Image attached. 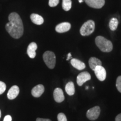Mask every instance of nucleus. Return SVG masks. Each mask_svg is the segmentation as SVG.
Listing matches in <instances>:
<instances>
[{
	"label": "nucleus",
	"instance_id": "1",
	"mask_svg": "<svg viewBox=\"0 0 121 121\" xmlns=\"http://www.w3.org/2000/svg\"><path fill=\"white\" fill-rule=\"evenodd\" d=\"M9 22L5 26L6 30L13 38L19 39L24 33L22 20L16 13H12L9 16Z\"/></svg>",
	"mask_w": 121,
	"mask_h": 121
},
{
	"label": "nucleus",
	"instance_id": "2",
	"mask_svg": "<svg viewBox=\"0 0 121 121\" xmlns=\"http://www.w3.org/2000/svg\"><path fill=\"white\" fill-rule=\"evenodd\" d=\"M95 43L101 51L110 52L113 49L112 43L102 36H98L95 39Z\"/></svg>",
	"mask_w": 121,
	"mask_h": 121
},
{
	"label": "nucleus",
	"instance_id": "3",
	"mask_svg": "<svg viewBox=\"0 0 121 121\" xmlns=\"http://www.w3.org/2000/svg\"><path fill=\"white\" fill-rule=\"evenodd\" d=\"M43 58L44 62L47 67L50 69H54L56 65V59L55 54L51 51H46L43 54Z\"/></svg>",
	"mask_w": 121,
	"mask_h": 121
},
{
	"label": "nucleus",
	"instance_id": "4",
	"mask_svg": "<svg viewBox=\"0 0 121 121\" xmlns=\"http://www.w3.org/2000/svg\"><path fill=\"white\" fill-rule=\"evenodd\" d=\"M95 30V22L93 20H88L83 24L80 29L81 35L88 36L94 32Z\"/></svg>",
	"mask_w": 121,
	"mask_h": 121
},
{
	"label": "nucleus",
	"instance_id": "5",
	"mask_svg": "<svg viewBox=\"0 0 121 121\" xmlns=\"http://www.w3.org/2000/svg\"><path fill=\"white\" fill-rule=\"evenodd\" d=\"M100 113V108L99 106L91 108L87 110L86 113V117L89 119L91 121L96 120L99 117Z\"/></svg>",
	"mask_w": 121,
	"mask_h": 121
},
{
	"label": "nucleus",
	"instance_id": "6",
	"mask_svg": "<svg viewBox=\"0 0 121 121\" xmlns=\"http://www.w3.org/2000/svg\"><path fill=\"white\" fill-rule=\"evenodd\" d=\"M91 79L90 74L86 71L81 72L77 77V84L78 86H82L85 82Z\"/></svg>",
	"mask_w": 121,
	"mask_h": 121
},
{
	"label": "nucleus",
	"instance_id": "7",
	"mask_svg": "<svg viewBox=\"0 0 121 121\" xmlns=\"http://www.w3.org/2000/svg\"><path fill=\"white\" fill-rule=\"evenodd\" d=\"M95 75L98 79L100 81H103L105 80L107 72L105 69L102 66H98L94 69Z\"/></svg>",
	"mask_w": 121,
	"mask_h": 121
},
{
	"label": "nucleus",
	"instance_id": "8",
	"mask_svg": "<svg viewBox=\"0 0 121 121\" xmlns=\"http://www.w3.org/2000/svg\"><path fill=\"white\" fill-rule=\"evenodd\" d=\"M89 6L94 9H101L105 4V0H84Z\"/></svg>",
	"mask_w": 121,
	"mask_h": 121
},
{
	"label": "nucleus",
	"instance_id": "9",
	"mask_svg": "<svg viewBox=\"0 0 121 121\" xmlns=\"http://www.w3.org/2000/svg\"><path fill=\"white\" fill-rule=\"evenodd\" d=\"M44 91V87L43 85L39 84L36 85L31 90V94L34 97L39 98L43 94Z\"/></svg>",
	"mask_w": 121,
	"mask_h": 121
},
{
	"label": "nucleus",
	"instance_id": "10",
	"mask_svg": "<svg viewBox=\"0 0 121 121\" xmlns=\"http://www.w3.org/2000/svg\"><path fill=\"white\" fill-rule=\"evenodd\" d=\"M53 98L57 103H61L65 100L63 90L60 88H56L54 90Z\"/></svg>",
	"mask_w": 121,
	"mask_h": 121
},
{
	"label": "nucleus",
	"instance_id": "11",
	"mask_svg": "<svg viewBox=\"0 0 121 121\" xmlns=\"http://www.w3.org/2000/svg\"><path fill=\"white\" fill-rule=\"evenodd\" d=\"M71 29V24L69 22H62L56 27V31L60 33L67 32Z\"/></svg>",
	"mask_w": 121,
	"mask_h": 121
},
{
	"label": "nucleus",
	"instance_id": "12",
	"mask_svg": "<svg viewBox=\"0 0 121 121\" xmlns=\"http://www.w3.org/2000/svg\"><path fill=\"white\" fill-rule=\"evenodd\" d=\"M20 92L19 87L16 85H13L10 88L7 93V98L9 99H14L17 96Z\"/></svg>",
	"mask_w": 121,
	"mask_h": 121
},
{
	"label": "nucleus",
	"instance_id": "13",
	"mask_svg": "<svg viewBox=\"0 0 121 121\" xmlns=\"http://www.w3.org/2000/svg\"><path fill=\"white\" fill-rule=\"evenodd\" d=\"M37 44L35 42H32L29 45L27 49V53L30 58H34L36 56V50L37 49Z\"/></svg>",
	"mask_w": 121,
	"mask_h": 121
},
{
	"label": "nucleus",
	"instance_id": "14",
	"mask_svg": "<svg viewBox=\"0 0 121 121\" xmlns=\"http://www.w3.org/2000/svg\"><path fill=\"white\" fill-rule=\"evenodd\" d=\"M71 64L74 68L78 70H82L85 68V64L82 61L76 58H72L71 60Z\"/></svg>",
	"mask_w": 121,
	"mask_h": 121
},
{
	"label": "nucleus",
	"instance_id": "15",
	"mask_svg": "<svg viewBox=\"0 0 121 121\" xmlns=\"http://www.w3.org/2000/svg\"><path fill=\"white\" fill-rule=\"evenodd\" d=\"M89 65L91 69L92 70L94 71L95 68L98 66H102V61L99 59L96 58V57H91L89 59Z\"/></svg>",
	"mask_w": 121,
	"mask_h": 121
},
{
	"label": "nucleus",
	"instance_id": "16",
	"mask_svg": "<svg viewBox=\"0 0 121 121\" xmlns=\"http://www.w3.org/2000/svg\"><path fill=\"white\" fill-rule=\"evenodd\" d=\"M30 19L36 25H42L44 22V19L41 16L37 13H32L30 15Z\"/></svg>",
	"mask_w": 121,
	"mask_h": 121
},
{
	"label": "nucleus",
	"instance_id": "17",
	"mask_svg": "<svg viewBox=\"0 0 121 121\" xmlns=\"http://www.w3.org/2000/svg\"><path fill=\"white\" fill-rule=\"evenodd\" d=\"M65 90H66V93L69 95H70V96L73 95L75 92L73 82L72 81L68 82L65 87Z\"/></svg>",
	"mask_w": 121,
	"mask_h": 121
},
{
	"label": "nucleus",
	"instance_id": "18",
	"mask_svg": "<svg viewBox=\"0 0 121 121\" xmlns=\"http://www.w3.org/2000/svg\"><path fill=\"white\" fill-rule=\"evenodd\" d=\"M118 25V21L116 18L113 17L110 20L109 24V26L110 29L112 31H114L117 29Z\"/></svg>",
	"mask_w": 121,
	"mask_h": 121
},
{
	"label": "nucleus",
	"instance_id": "19",
	"mask_svg": "<svg viewBox=\"0 0 121 121\" xmlns=\"http://www.w3.org/2000/svg\"><path fill=\"white\" fill-rule=\"evenodd\" d=\"M72 2L71 0H63L62 8L65 11H68L71 9Z\"/></svg>",
	"mask_w": 121,
	"mask_h": 121
},
{
	"label": "nucleus",
	"instance_id": "20",
	"mask_svg": "<svg viewBox=\"0 0 121 121\" xmlns=\"http://www.w3.org/2000/svg\"><path fill=\"white\" fill-rule=\"evenodd\" d=\"M57 119H58V121H67L66 115L63 113H59L57 116Z\"/></svg>",
	"mask_w": 121,
	"mask_h": 121
},
{
	"label": "nucleus",
	"instance_id": "21",
	"mask_svg": "<svg viewBox=\"0 0 121 121\" xmlns=\"http://www.w3.org/2000/svg\"><path fill=\"white\" fill-rule=\"evenodd\" d=\"M116 87L119 92L121 93V76H119L116 80Z\"/></svg>",
	"mask_w": 121,
	"mask_h": 121
},
{
	"label": "nucleus",
	"instance_id": "22",
	"mask_svg": "<svg viewBox=\"0 0 121 121\" xmlns=\"http://www.w3.org/2000/svg\"><path fill=\"white\" fill-rule=\"evenodd\" d=\"M6 89V85L5 83L0 81V95L2 94L5 91Z\"/></svg>",
	"mask_w": 121,
	"mask_h": 121
},
{
	"label": "nucleus",
	"instance_id": "23",
	"mask_svg": "<svg viewBox=\"0 0 121 121\" xmlns=\"http://www.w3.org/2000/svg\"><path fill=\"white\" fill-rule=\"evenodd\" d=\"M60 0H49V6L50 7H55L58 5Z\"/></svg>",
	"mask_w": 121,
	"mask_h": 121
},
{
	"label": "nucleus",
	"instance_id": "24",
	"mask_svg": "<svg viewBox=\"0 0 121 121\" xmlns=\"http://www.w3.org/2000/svg\"><path fill=\"white\" fill-rule=\"evenodd\" d=\"M4 121H12V117L10 115H7L4 118Z\"/></svg>",
	"mask_w": 121,
	"mask_h": 121
},
{
	"label": "nucleus",
	"instance_id": "25",
	"mask_svg": "<svg viewBox=\"0 0 121 121\" xmlns=\"http://www.w3.org/2000/svg\"><path fill=\"white\" fill-rule=\"evenodd\" d=\"M36 121H52L49 119H44V118H38Z\"/></svg>",
	"mask_w": 121,
	"mask_h": 121
},
{
	"label": "nucleus",
	"instance_id": "26",
	"mask_svg": "<svg viewBox=\"0 0 121 121\" xmlns=\"http://www.w3.org/2000/svg\"><path fill=\"white\" fill-rule=\"evenodd\" d=\"M116 121H121V113L117 115V117H116V119H115Z\"/></svg>",
	"mask_w": 121,
	"mask_h": 121
},
{
	"label": "nucleus",
	"instance_id": "27",
	"mask_svg": "<svg viewBox=\"0 0 121 121\" xmlns=\"http://www.w3.org/2000/svg\"><path fill=\"white\" fill-rule=\"evenodd\" d=\"M71 58H72L71 54V53H69L67 54V59H66V60H70Z\"/></svg>",
	"mask_w": 121,
	"mask_h": 121
},
{
	"label": "nucleus",
	"instance_id": "28",
	"mask_svg": "<svg viewBox=\"0 0 121 121\" xmlns=\"http://www.w3.org/2000/svg\"><path fill=\"white\" fill-rule=\"evenodd\" d=\"M83 1H84V0H78V2H79V3H82L83 2Z\"/></svg>",
	"mask_w": 121,
	"mask_h": 121
},
{
	"label": "nucleus",
	"instance_id": "29",
	"mask_svg": "<svg viewBox=\"0 0 121 121\" xmlns=\"http://www.w3.org/2000/svg\"><path fill=\"white\" fill-rule=\"evenodd\" d=\"M1 110H0V118H1Z\"/></svg>",
	"mask_w": 121,
	"mask_h": 121
}]
</instances>
